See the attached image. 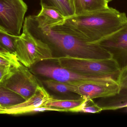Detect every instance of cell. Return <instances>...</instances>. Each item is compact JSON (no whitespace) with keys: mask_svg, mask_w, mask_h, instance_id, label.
I'll return each mask as SVG.
<instances>
[{"mask_svg":"<svg viewBox=\"0 0 127 127\" xmlns=\"http://www.w3.org/2000/svg\"><path fill=\"white\" fill-rule=\"evenodd\" d=\"M23 31L64 55L98 59L112 58L110 53L98 43H91L60 26L42 27L36 23L32 15L25 19Z\"/></svg>","mask_w":127,"mask_h":127,"instance_id":"cell-1","label":"cell"},{"mask_svg":"<svg viewBox=\"0 0 127 127\" xmlns=\"http://www.w3.org/2000/svg\"><path fill=\"white\" fill-rule=\"evenodd\" d=\"M127 22L125 13L109 7L67 17L63 24L59 26L91 43H95L116 32Z\"/></svg>","mask_w":127,"mask_h":127,"instance_id":"cell-2","label":"cell"},{"mask_svg":"<svg viewBox=\"0 0 127 127\" xmlns=\"http://www.w3.org/2000/svg\"><path fill=\"white\" fill-rule=\"evenodd\" d=\"M59 66L75 72L102 77H110L117 80L121 69L113 58L104 59L63 55L54 57Z\"/></svg>","mask_w":127,"mask_h":127,"instance_id":"cell-3","label":"cell"},{"mask_svg":"<svg viewBox=\"0 0 127 127\" xmlns=\"http://www.w3.org/2000/svg\"><path fill=\"white\" fill-rule=\"evenodd\" d=\"M15 55L18 61L28 68L54 58L53 51L47 44L25 31L16 41Z\"/></svg>","mask_w":127,"mask_h":127,"instance_id":"cell-4","label":"cell"},{"mask_svg":"<svg viewBox=\"0 0 127 127\" xmlns=\"http://www.w3.org/2000/svg\"><path fill=\"white\" fill-rule=\"evenodd\" d=\"M1 85L26 100L33 94L40 84L34 74L20 62L18 65L11 67L10 73Z\"/></svg>","mask_w":127,"mask_h":127,"instance_id":"cell-5","label":"cell"},{"mask_svg":"<svg viewBox=\"0 0 127 127\" xmlns=\"http://www.w3.org/2000/svg\"><path fill=\"white\" fill-rule=\"evenodd\" d=\"M27 9L23 0H0V29L20 36Z\"/></svg>","mask_w":127,"mask_h":127,"instance_id":"cell-6","label":"cell"},{"mask_svg":"<svg viewBox=\"0 0 127 127\" xmlns=\"http://www.w3.org/2000/svg\"><path fill=\"white\" fill-rule=\"evenodd\" d=\"M68 83L70 92L77 94L84 99L103 98L113 96L118 93L121 88L117 81L110 77L95 83Z\"/></svg>","mask_w":127,"mask_h":127,"instance_id":"cell-7","label":"cell"},{"mask_svg":"<svg viewBox=\"0 0 127 127\" xmlns=\"http://www.w3.org/2000/svg\"><path fill=\"white\" fill-rule=\"evenodd\" d=\"M98 43L112 54L121 70L127 66V22L114 33Z\"/></svg>","mask_w":127,"mask_h":127,"instance_id":"cell-8","label":"cell"},{"mask_svg":"<svg viewBox=\"0 0 127 127\" xmlns=\"http://www.w3.org/2000/svg\"><path fill=\"white\" fill-rule=\"evenodd\" d=\"M52 97L43 86L40 85L30 98L18 105L0 110V114L14 115H23L24 112L28 110L44 106V104Z\"/></svg>","mask_w":127,"mask_h":127,"instance_id":"cell-9","label":"cell"},{"mask_svg":"<svg viewBox=\"0 0 127 127\" xmlns=\"http://www.w3.org/2000/svg\"><path fill=\"white\" fill-rule=\"evenodd\" d=\"M41 10L38 15H32L35 21L42 27H52L62 25L66 17L56 7L40 3Z\"/></svg>","mask_w":127,"mask_h":127,"instance_id":"cell-10","label":"cell"},{"mask_svg":"<svg viewBox=\"0 0 127 127\" xmlns=\"http://www.w3.org/2000/svg\"><path fill=\"white\" fill-rule=\"evenodd\" d=\"M97 104L103 110H116L127 107V88H121L120 91L113 96L101 98Z\"/></svg>","mask_w":127,"mask_h":127,"instance_id":"cell-11","label":"cell"},{"mask_svg":"<svg viewBox=\"0 0 127 127\" xmlns=\"http://www.w3.org/2000/svg\"><path fill=\"white\" fill-rule=\"evenodd\" d=\"M25 100L18 94L0 85V106L3 109L9 108L24 102Z\"/></svg>","mask_w":127,"mask_h":127,"instance_id":"cell-12","label":"cell"},{"mask_svg":"<svg viewBox=\"0 0 127 127\" xmlns=\"http://www.w3.org/2000/svg\"><path fill=\"white\" fill-rule=\"evenodd\" d=\"M84 99L81 98L77 100H61L52 97L44 105V106L56 107L68 110L80 105Z\"/></svg>","mask_w":127,"mask_h":127,"instance_id":"cell-13","label":"cell"},{"mask_svg":"<svg viewBox=\"0 0 127 127\" xmlns=\"http://www.w3.org/2000/svg\"><path fill=\"white\" fill-rule=\"evenodd\" d=\"M41 3L56 7L66 18L75 15L74 9L70 0H41Z\"/></svg>","mask_w":127,"mask_h":127,"instance_id":"cell-14","label":"cell"},{"mask_svg":"<svg viewBox=\"0 0 127 127\" xmlns=\"http://www.w3.org/2000/svg\"><path fill=\"white\" fill-rule=\"evenodd\" d=\"M19 36L12 35L0 29V45L10 53L15 55L16 41Z\"/></svg>","mask_w":127,"mask_h":127,"instance_id":"cell-15","label":"cell"},{"mask_svg":"<svg viewBox=\"0 0 127 127\" xmlns=\"http://www.w3.org/2000/svg\"><path fill=\"white\" fill-rule=\"evenodd\" d=\"M103 111L102 108L95 103L93 99H84L83 103L78 106L71 109L68 112L85 113H98Z\"/></svg>","mask_w":127,"mask_h":127,"instance_id":"cell-16","label":"cell"},{"mask_svg":"<svg viewBox=\"0 0 127 127\" xmlns=\"http://www.w3.org/2000/svg\"><path fill=\"white\" fill-rule=\"evenodd\" d=\"M42 83L47 88L55 92L62 94L71 92L68 83L50 78L44 80Z\"/></svg>","mask_w":127,"mask_h":127,"instance_id":"cell-17","label":"cell"},{"mask_svg":"<svg viewBox=\"0 0 127 127\" xmlns=\"http://www.w3.org/2000/svg\"><path fill=\"white\" fill-rule=\"evenodd\" d=\"M107 0H84V13L109 7Z\"/></svg>","mask_w":127,"mask_h":127,"instance_id":"cell-18","label":"cell"},{"mask_svg":"<svg viewBox=\"0 0 127 127\" xmlns=\"http://www.w3.org/2000/svg\"><path fill=\"white\" fill-rule=\"evenodd\" d=\"M116 81L121 88H127V66L121 70Z\"/></svg>","mask_w":127,"mask_h":127,"instance_id":"cell-19","label":"cell"},{"mask_svg":"<svg viewBox=\"0 0 127 127\" xmlns=\"http://www.w3.org/2000/svg\"><path fill=\"white\" fill-rule=\"evenodd\" d=\"M18 60L13 59L0 54V65L3 66H12L18 65L19 63Z\"/></svg>","mask_w":127,"mask_h":127,"instance_id":"cell-20","label":"cell"},{"mask_svg":"<svg viewBox=\"0 0 127 127\" xmlns=\"http://www.w3.org/2000/svg\"><path fill=\"white\" fill-rule=\"evenodd\" d=\"M74 9L75 15H79L84 13V0H70Z\"/></svg>","mask_w":127,"mask_h":127,"instance_id":"cell-21","label":"cell"},{"mask_svg":"<svg viewBox=\"0 0 127 127\" xmlns=\"http://www.w3.org/2000/svg\"><path fill=\"white\" fill-rule=\"evenodd\" d=\"M11 67L0 65V85L10 73Z\"/></svg>","mask_w":127,"mask_h":127,"instance_id":"cell-22","label":"cell"},{"mask_svg":"<svg viewBox=\"0 0 127 127\" xmlns=\"http://www.w3.org/2000/svg\"><path fill=\"white\" fill-rule=\"evenodd\" d=\"M0 54L5 56L7 57L10 58V59H13L17 60L16 56L15 55L10 53L9 52L4 49L0 45Z\"/></svg>","mask_w":127,"mask_h":127,"instance_id":"cell-23","label":"cell"},{"mask_svg":"<svg viewBox=\"0 0 127 127\" xmlns=\"http://www.w3.org/2000/svg\"><path fill=\"white\" fill-rule=\"evenodd\" d=\"M112 0H107V1H108V3L110 2V1H112Z\"/></svg>","mask_w":127,"mask_h":127,"instance_id":"cell-24","label":"cell"},{"mask_svg":"<svg viewBox=\"0 0 127 127\" xmlns=\"http://www.w3.org/2000/svg\"><path fill=\"white\" fill-rule=\"evenodd\" d=\"M3 109V108H2V107H1L0 106V110L1 109Z\"/></svg>","mask_w":127,"mask_h":127,"instance_id":"cell-25","label":"cell"},{"mask_svg":"<svg viewBox=\"0 0 127 127\" xmlns=\"http://www.w3.org/2000/svg\"><path fill=\"white\" fill-rule=\"evenodd\" d=\"M126 109H127V108H126Z\"/></svg>","mask_w":127,"mask_h":127,"instance_id":"cell-26","label":"cell"}]
</instances>
